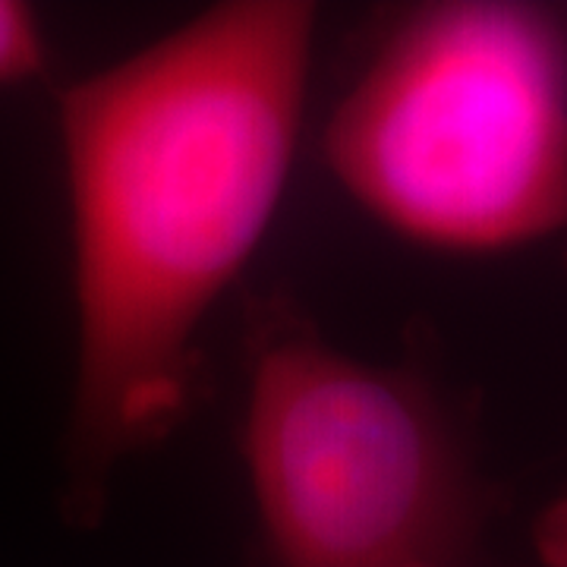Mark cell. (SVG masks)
I'll return each mask as SVG.
<instances>
[{"label": "cell", "instance_id": "3957f363", "mask_svg": "<svg viewBox=\"0 0 567 567\" xmlns=\"http://www.w3.org/2000/svg\"><path fill=\"white\" fill-rule=\"evenodd\" d=\"M240 442L265 567H461L495 507L420 369L360 360L287 303L256 316Z\"/></svg>", "mask_w": 567, "mask_h": 567}, {"label": "cell", "instance_id": "6da1fadb", "mask_svg": "<svg viewBox=\"0 0 567 567\" xmlns=\"http://www.w3.org/2000/svg\"><path fill=\"white\" fill-rule=\"evenodd\" d=\"M316 7L227 0L58 104L76 379L63 514L92 527L123 461L189 413L199 331L287 193Z\"/></svg>", "mask_w": 567, "mask_h": 567}, {"label": "cell", "instance_id": "5b68a950", "mask_svg": "<svg viewBox=\"0 0 567 567\" xmlns=\"http://www.w3.org/2000/svg\"><path fill=\"white\" fill-rule=\"evenodd\" d=\"M536 551L543 567H567V495L539 517Z\"/></svg>", "mask_w": 567, "mask_h": 567}, {"label": "cell", "instance_id": "277c9868", "mask_svg": "<svg viewBox=\"0 0 567 567\" xmlns=\"http://www.w3.org/2000/svg\"><path fill=\"white\" fill-rule=\"evenodd\" d=\"M48 39L39 13L20 0H0V89L44 76Z\"/></svg>", "mask_w": 567, "mask_h": 567}, {"label": "cell", "instance_id": "7a4b0ae2", "mask_svg": "<svg viewBox=\"0 0 567 567\" xmlns=\"http://www.w3.org/2000/svg\"><path fill=\"white\" fill-rule=\"evenodd\" d=\"M347 196L410 244L567 240V20L536 3L398 13L324 126Z\"/></svg>", "mask_w": 567, "mask_h": 567}]
</instances>
